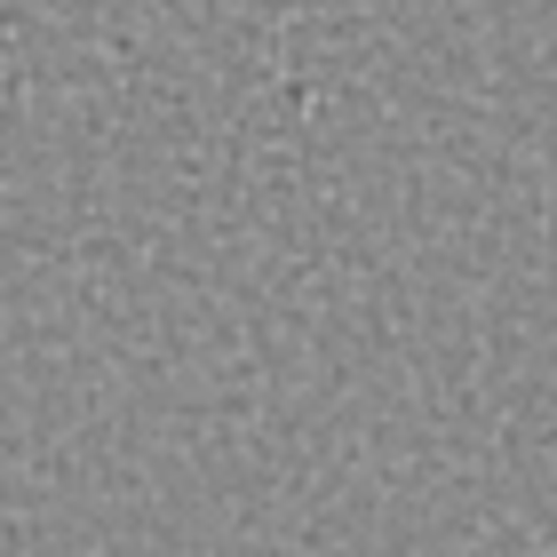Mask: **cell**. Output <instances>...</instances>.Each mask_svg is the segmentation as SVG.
Listing matches in <instances>:
<instances>
[]
</instances>
